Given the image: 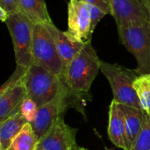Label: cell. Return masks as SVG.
Here are the masks:
<instances>
[{
  "mask_svg": "<svg viewBox=\"0 0 150 150\" xmlns=\"http://www.w3.org/2000/svg\"><path fill=\"white\" fill-rule=\"evenodd\" d=\"M91 99L89 93H80L63 85L56 96L48 103L39 107L34 121L32 123L34 133L40 139L51 127L54 121L64 115L69 108H74L84 115L85 102Z\"/></svg>",
  "mask_w": 150,
  "mask_h": 150,
  "instance_id": "6da1fadb",
  "label": "cell"
},
{
  "mask_svg": "<svg viewBox=\"0 0 150 150\" xmlns=\"http://www.w3.org/2000/svg\"><path fill=\"white\" fill-rule=\"evenodd\" d=\"M101 61L91 41L84 43L77 54L66 65L65 83L75 91L89 93L93 81L100 71Z\"/></svg>",
  "mask_w": 150,
  "mask_h": 150,
  "instance_id": "7a4b0ae2",
  "label": "cell"
},
{
  "mask_svg": "<svg viewBox=\"0 0 150 150\" xmlns=\"http://www.w3.org/2000/svg\"><path fill=\"white\" fill-rule=\"evenodd\" d=\"M121 44L136 59L135 71L150 74V22L133 23L117 27Z\"/></svg>",
  "mask_w": 150,
  "mask_h": 150,
  "instance_id": "3957f363",
  "label": "cell"
},
{
  "mask_svg": "<svg viewBox=\"0 0 150 150\" xmlns=\"http://www.w3.org/2000/svg\"><path fill=\"white\" fill-rule=\"evenodd\" d=\"M100 71L108 80L114 101L136 108H141L140 101L134 87V83L139 74L135 69H130L118 63L101 61Z\"/></svg>",
  "mask_w": 150,
  "mask_h": 150,
  "instance_id": "277c9868",
  "label": "cell"
},
{
  "mask_svg": "<svg viewBox=\"0 0 150 150\" xmlns=\"http://www.w3.org/2000/svg\"><path fill=\"white\" fill-rule=\"evenodd\" d=\"M24 82L27 97L39 107L53 99L66 84L64 80L34 62L27 69Z\"/></svg>",
  "mask_w": 150,
  "mask_h": 150,
  "instance_id": "5b68a950",
  "label": "cell"
},
{
  "mask_svg": "<svg viewBox=\"0 0 150 150\" xmlns=\"http://www.w3.org/2000/svg\"><path fill=\"white\" fill-rule=\"evenodd\" d=\"M4 24L12 40L16 65L28 69L33 63V40L35 24L21 11L10 14Z\"/></svg>",
  "mask_w": 150,
  "mask_h": 150,
  "instance_id": "8992f818",
  "label": "cell"
},
{
  "mask_svg": "<svg viewBox=\"0 0 150 150\" xmlns=\"http://www.w3.org/2000/svg\"><path fill=\"white\" fill-rule=\"evenodd\" d=\"M33 62L64 80L66 65L61 58L54 39L44 24H35L33 40Z\"/></svg>",
  "mask_w": 150,
  "mask_h": 150,
  "instance_id": "52a82bcc",
  "label": "cell"
},
{
  "mask_svg": "<svg viewBox=\"0 0 150 150\" xmlns=\"http://www.w3.org/2000/svg\"><path fill=\"white\" fill-rule=\"evenodd\" d=\"M76 134L77 129L69 126L64 120V115H62L39 139L37 149L76 150Z\"/></svg>",
  "mask_w": 150,
  "mask_h": 150,
  "instance_id": "ba28073f",
  "label": "cell"
},
{
  "mask_svg": "<svg viewBox=\"0 0 150 150\" xmlns=\"http://www.w3.org/2000/svg\"><path fill=\"white\" fill-rule=\"evenodd\" d=\"M77 40L86 43L91 41V17L89 4L83 0L68 2V30Z\"/></svg>",
  "mask_w": 150,
  "mask_h": 150,
  "instance_id": "9c48e42d",
  "label": "cell"
},
{
  "mask_svg": "<svg viewBox=\"0 0 150 150\" xmlns=\"http://www.w3.org/2000/svg\"><path fill=\"white\" fill-rule=\"evenodd\" d=\"M111 15L117 27L133 24L150 22L149 11L146 0H109Z\"/></svg>",
  "mask_w": 150,
  "mask_h": 150,
  "instance_id": "30bf717a",
  "label": "cell"
},
{
  "mask_svg": "<svg viewBox=\"0 0 150 150\" xmlns=\"http://www.w3.org/2000/svg\"><path fill=\"white\" fill-rule=\"evenodd\" d=\"M46 25L54 39L61 58L65 65H67L82 49L84 43L77 40L68 31L64 32L60 30L54 25V23L47 24Z\"/></svg>",
  "mask_w": 150,
  "mask_h": 150,
  "instance_id": "8fae6325",
  "label": "cell"
},
{
  "mask_svg": "<svg viewBox=\"0 0 150 150\" xmlns=\"http://www.w3.org/2000/svg\"><path fill=\"white\" fill-rule=\"evenodd\" d=\"M108 123L107 133L110 141L117 148L127 150L125 115L121 105L114 100L112 101L109 107Z\"/></svg>",
  "mask_w": 150,
  "mask_h": 150,
  "instance_id": "7c38bea8",
  "label": "cell"
},
{
  "mask_svg": "<svg viewBox=\"0 0 150 150\" xmlns=\"http://www.w3.org/2000/svg\"><path fill=\"white\" fill-rule=\"evenodd\" d=\"M120 105L125 115L127 150H130L142 128L147 113L141 108Z\"/></svg>",
  "mask_w": 150,
  "mask_h": 150,
  "instance_id": "4fadbf2b",
  "label": "cell"
},
{
  "mask_svg": "<svg viewBox=\"0 0 150 150\" xmlns=\"http://www.w3.org/2000/svg\"><path fill=\"white\" fill-rule=\"evenodd\" d=\"M26 96L27 92L24 79L11 88L0 93V123L6 120L19 106Z\"/></svg>",
  "mask_w": 150,
  "mask_h": 150,
  "instance_id": "5bb4252c",
  "label": "cell"
},
{
  "mask_svg": "<svg viewBox=\"0 0 150 150\" xmlns=\"http://www.w3.org/2000/svg\"><path fill=\"white\" fill-rule=\"evenodd\" d=\"M28 123L19 112V106L0 123V150H7L23 127Z\"/></svg>",
  "mask_w": 150,
  "mask_h": 150,
  "instance_id": "9a60e30c",
  "label": "cell"
},
{
  "mask_svg": "<svg viewBox=\"0 0 150 150\" xmlns=\"http://www.w3.org/2000/svg\"><path fill=\"white\" fill-rule=\"evenodd\" d=\"M20 11L34 24H53L46 0H19Z\"/></svg>",
  "mask_w": 150,
  "mask_h": 150,
  "instance_id": "2e32d148",
  "label": "cell"
},
{
  "mask_svg": "<svg viewBox=\"0 0 150 150\" xmlns=\"http://www.w3.org/2000/svg\"><path fill=\"white\" fill-rule=\"evenodd\" d=\"M39 138L31 123H26L12 141L7 150H36Z\"/></svg>",
  "mask_w": 150,
  "mask_h": 150,
  "instance_id": "e0dca14e",
  "label": "cell"
},
{
  "mask_svg": "<svg viewBox=\"0 0 150 150\" xmlns=\"http://www.w3.org/2000/svg\"><path fill=\"white\" fill-rule=\"evenodd\" d=\"M142 109L150 115V74L139 75L134 83Z\"/></svg>",
  "mask_w": 150,
  "mask_h": 150,
  "instance_id": "ac0fdd59",
  "label": "cell"
},
{
  "mask_svg": "<svg viewBox=\"0 0 150 150\" xmlns=\"http://www.w3.org/2000/svg\"><path fill=\"white\" fill-rule=\"evenodd\" d=\"M130 150H150V115H146L145 122Z\"/></svg>",
  "mask_w": 150,
  "mask_h": 150,
  "instance_id": "d6986e66",
  "label": "cell"
},
{
  "mask_svg": "<svg viewBox=\"0 0 150 150\" xmlns=\"http://www.w3.org/2000/svg\"><path fill=\"white\" fill-rule=\"evenodd\" d=\"M39 106L37 104L27 96L22 100L19 105V112L28 123H33L37 115Z\"/></svg>",
  "mask_w": 150,
  "mask_h": 150,
  "instance_id": "ffe728a7",
  "label": "cell"
},
{
  "mask_svg": "<svg viewBox=\"0 0 150 150\" xmlns=\"http://www.w3.org/2000/svg\"><path fill=\"white\" fill-rule=\"evenodd\" d=\"M27 69L19 65H16V69L14 70L13 74L9 77V79L1 86L0 88V93L5 91L6 90L11 88L12 86L16 85L17 83H18L19 82H21L26 73Z\"/></svg>",
  "mask_w": 150,
  "mask_h": 150,
  "instance_id": "44dd1931",
  "label": "cell"
},
{
  "mask_svg": "<svg viewBox=\"0 0 150 150\" xmlns=\"http://www.w3.org/2000/svg\"><path fill=\"white\" fill-rule=\"evenodd\" d=\"M89 4V9H90V12H91V29L94 32L95 28L97 27L98 24L100 22V20L106 16L107 14H109L108 11H106L105 10L93 5V4Z\"/></svg>",
  "mask_w": 150,
  "mask_h": 150,
  "instance_id": "7402d4cb",
  "label": "cell"
},
{
  "mask_svg": "<svg viewBox=\"0 0 150 150\" xmlns=\"http://www.w3.org/2000/svg\"><path fill=\"white\" fill-rule=\"evenodd\" d=\"M0 7L4 9L9 14L20 11L19 0H0Z\"/></svg>",
  "mask_w": 150,
  "mask_h": 150,
  "instance_id": "603a6c76",
  "label": "cell"
},
{
  "mask_svg": "<svg viewBox=\"0 0 150 150\" xmlns=\"http://www.w3.org/2000/svg\"><path fill=\"white\" fill-rule=\"evenodd\" d=\"M83 1L86 2L87 4L98 6V7L105 10L106 11H108L109 14H111V4H110L109 0H83Z\"/></svg>",
  "mask_w": 150,
  "mask_h": 150,
  "instance_id": "cb8c5ba5",
  "label": "cell"
},
{
  "mask_svg": "<svg viewBox=\"0 0 150 150\" xmlns=\"http://www.w3.org/2000/svg\"><path fill=\"white\" fill-rule=\"evenodd\" d=\"M9 13L4 10V9H3V8H1L0 7V19H1V21L2 22H5V20L8 18V17H9Z\"/></svg>",
  "mask_w": 150,
  "mask_h": 150,
  "instance_id": "d4e9b609",
  "label": "cell"
},
{
  "mask_svg": "<svg viewBox=\"0 0 150 150\" xmlns=\"http://www.w3.org/2000/svg\"><path fill=\"white\" fill-rule=\"evenodd\" d=\"M146 3H147L148 8H149V15H150V0H146Z\"/></svg>",
  "mask_w": 150,
  "mask_h": 150,
  "instance_id": "484cf974",
  "label": "cell"
},
{
  "mask_svg": "<svg viewBox=\"0 0 150 150\" xmlns=\"http://www.w3.org/2000/svg\"><path fill=\"white\" fill-rule=\"evenodd\" d=\"M76 150H88V149H84V148H80V147H78V149Z\"/></svg>",
  "mask_w": 150,
  "mask_h": 150,
  "instance_id": "4316f807",
  "label": "cell"
},
{
  "mask_svg": "<svg viewBox=\"0 0 150 150\" xmlns=\"http://www.w3.org/2000/svg\"><path fill=\"white\" fill-rule=\"evenodd\" d=\"M105 150H113V149H108V148H105Z\"/></svg>",
  "mask_w": 150,
  "mask_h": 150,
  "instance_id": "83f0119b",
  "label": "cell"
},
{
  "mask_svg": "<svg viewBox=\"0 0 150 150\" xmlns=\"http://www.w3.org/2000/svg\"><path fill=\"white\" fill-rule=\"evenodd\" d=\"M36 150H40V149H36Z\"/></svg>",
  "mask_w": 150,
  "mask_h": 150,
  "instance_id": "f1b7e54d",
  "label": "cell"
}]
</instances>
